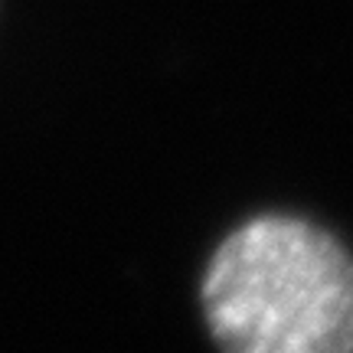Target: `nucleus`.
Instances as JSON below:
<instances>
[{"instance_id":"nucleus-1","label":"nucleus","mask_w":353,"mask_h":353,"mask_svg":"<svg viewBox=\"0 0 353 353\" xmlns=\"http://www.w3.org/2000/svg\"><path fill=\"white\" fill-rule=\"evenodd\" d=\"M200 307L223 350L347 353L353 347L350 255L311 219L252 216L210 255Z\"/></svg>"}]
</instances>
